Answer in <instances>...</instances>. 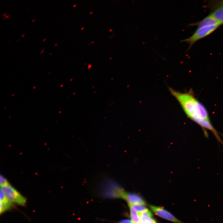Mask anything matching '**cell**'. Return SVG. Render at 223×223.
Here are the masks:
<instances>
[{
    "instance_id": "obj_1",
    "label": "cell",
    "mask_w": 223,
    "mask_h": 223,
    "mask_svg": "<svg viewBox=\"0 0 223 223\" xmlns=\"http://www.w3.org/2000/svg\"><path fill=\"white\" fill-rule=\"evenodd\" d=\"M169 90L189 118L203 129L211 131L218 138H219L217 132L211 122L207 110L196 98L191 90L182 92L169 88Z\"/></svg>"
},
{
    "instance_id": "obj_2",
    "label": "cell",
    "mask_w": 223,
    "mask_h": 223,
    "mask_svg": "<svg viewBox=\"0 0 223 223\" xmlns=\"http://www.w3.org/2000/svg\"><path fill=\"white\" fill-rule=\"evenodd\" d=\"M221 25L219 24L205 26L197 28L193 34L189 38L182 40L181 42H186L189 44L187 50H189L192 46L198 41L211 34Z\"/></svg>"
},
{
    "instance_id": "obj_3",
    "label": "cell",
    "mask_w": 223,
    "mask_h": 223,
    "mask_svg": "<svg viewBox=\"0 0 223 223\" xmlns=\"http://www.w3.org/2000/svg\"><path fill=\"white\" fill-rule=\"evenodd\" d=\"M5 195L11 203L21 206H24L26 203V199L9 183L1 187Z\"/></svg>"
},
{
    "instance_id": "obj_4",
    "label": "cell",
    "mask_w": 223,
    "mask_h": 223,
    "mask_svg": "<svg viewBox=\"0 0 223 223\" xmlns=\"http://www.w3.org/2000/svg\"><path fill=\"white\" fill-rule=\"evenodd\" d=\"M117 196L125 200L128 204L146 205L145 201L138 195L128 193L121 189L119 190Z\"/></svg>"
},
{
    "instance_id": "obj_5",
    "label": "cell",
    "mask_w": 223,
    "mask_h": 223,
    "mask_svg": "<svg viewBox=\"0 0 223 223\" xmlns=\"http://www.w3.org/2000/svg\"><path fill=\"white\" fill-rule=\"evenodd\" d=\"M210 13L221 25L223 24V1H210L208 5Z\"/></svg>"
},
{
    "instance_id": "obj_6",
    "label": "cell",
    "mask_w": 223,
    "mask_h": 223,
    "mask_svg": "<svg viewBox=\"0 0 223 223\" xmlns=\"http://www.w3.org/2000/svg\"><path fill=\"white\" fill-rule=\"evenodd\" d=\"M149 207L155 214L162 218L175 223H184L162 207L153 205H150Z\"/></svg>"
},
{
    "instance_id": "obj_7",
    "label": "cell",
    "mask_w": 223,
    "mask_h": 223,
    "mask_svg": "<svg viewBox=\"0 0 223 223\" xmlns=\"http://www.w3.org/2000/svg\"><path fill=\"white\" fill-rule=\"evenodd\" d=\"M217 24L221 25L211 14H210L200 21L196 23L191 24L189 25L196 26L197 28H199Z\"/></svg>"
},
{
    "instance_id": "obj_8",
    "label": "cell",
    "mask_w": 223,
    "mask_h": 223,
    "mask_svg": "<svg viewBox=\"0 0 223 223\" xmlns=\"http://www.w3.org/2000/svg\"><path fill=\"white\" fill-rule=\"evenodd\" d=\"M0 193V213L1 214L10 208L12 203L7 198L1 188Z\"/></svg>"
},
{
    "instance_id": "obj_9",
    "label": "cell",
    "mask_w": 223,
    "mask_h": 223,
    "mask_svg": "<svg viewBox=\"0 0 223 223\" xmlns=\"http://www.w3.org/2000/svg\"><path fill=\"white\" fill-rule=\"evenodd\" d=\"M130 212V216L131 220L133 223H140L139 213L137 212L132 206L128 204Z\"/></svg>"
},
{
    "instance_id": "obj_10",
    "label": "cell",
    "mask_w": 223,
    "mask_h": 223,
    "mask_svg": "<svg viewBox=\"0 0 223 223\" xmlns=\"http://www.w3.org/2000/svg\"><path fill=\"white\" fill-rule=\"evenodd\" d=\"M139 214L140 223H148L153 216L148 209L140 213Z\"/></svg>"
},
{
    "instance_id": "obj_11",
    "label": "cell",
    "mask_w": 223,
    "mask_h": 223,
    "mask_svg": "<svg viewBox=\"0 0 223 223\" xmlns=\"http://www.w3.org/2000/svg\"><path fill=\"white\" fill-rule=\"evenodd\" d=\"M135 210L139 213L148 209L144 205H132Z\"/></svg>"
},
{
    "instance_id": "obj_12",
    "label": "cell",
    "mask_w": 223,
    "mask_h": 223,
    "mask_svg": "<svg viewBox=\"0 0 223 223\" xmlns=\"http://www.w3.org/2000/svg\"><path fill=\"white\" fill-rule=\"evenodd\" d=\"M9 183L7 179L1 175L0 176V184L1 186H4Z\"/></svg>"
},
{
    "instance_id": "obj_13",
    "label": "cell",
    "mask_w": 223,
    "mask_h": 223,
    "mask_svg": "<svg viewBox=\"0 0 223 223\" xmlns=\"http://www.w3.org/2000/svg\"><path fill=\"white\" fill-rule=\"evenodd\" d=\"M119 223H133L131 220L129 219H124L119 221Z\"/></svg>"
},
{
    "instance_id": "obj_14",
    "label": "cell",
    "mask_w": 223,
    "mask_h": 223,
    "mask_svg": "<svg viewBox=\"0 0 223 223\" xmlns=\"http://www.w3.org/2000/svg\"><path fill=\"white\" fill-rule=\"evenodd\" d=\"M148 223H157L156 221L153 218H151Z\"/></svg>"
},
{
    "instance_id": "obj_15",
    "label": "cell",
    "mask_w": 223,
    "mask_h": 223,
    "mask_svg": "<svg viewBox=\"0 0 223 223\" xmlns=\"http://www.w3.org/2000/svg\"><path fill=\"white\" fill-rule=\"evenodd\" d=\"M44 49H45V47L43 48L42 51H41V52H40V53H39L40 55L42 53H43L44 52V50H45Z\"/></svg>"
},
{
    "instance_id": "obj_16",
    "label": "cell",
    "mask_w": 223,
    "mask_h": 223,
    "mask_svg": "<svg viewBox=\"0 0 223 223\" xmlns=\"http://www.w3.org/2000/svg\"><path fill=\"white\" fill-rule=\"evenodd\" d=\"M7 12H6L3 14L2 16H3V17H5L7 15Z\"/></svg>"
},
{
    "instance_id": "obj_17",
    "label": "cell",
    "mask_w": 223,
    "mask_h": 223,
    "mask_svg": "<svg viewBox=\"0 0 223 223\" xmlns=\"http://www.w3.org/2000/svg\"><path fill=\"white\" fill-rule=\"evenodd\" d=\"M10 15H7L5 17V18H8L9 17V16H10Z\"/></svg>"
},
{
    "instance_id": "obj_18",
    "label": "cell",
    "mask_w": 223,
    "mask_h": 223,
    "mask_svg": "<svg viewBox=\"0 0 223 223\" xmlns=\"http://www.w3.org/2000/svg\"><path fill=\"white\" fill-rule=\"evenodd\" d=\"M25 34H23L21 35V37H23L24 36Z\"/></svg>"
},
{
    "instance_id": "obj_19",
    "label": "cell",
    "mask_w": 223,
    "mask_h": 223,
    "mask_svg": "<svg viewBox=\"0 0 223 223\" xmlns=\"http://www.w3.org/2000/svg\"><path fill=\"white\" fill-rule=\"evenodd\" d=\"M35 19H33L32 20V22H34L35 21Z\"/></svg>"
},
{
    "instance_id": "obj_20",
    "label": "cell",
    "mask_w": 223,
    "mask_h": 223,
    "mask_svg": "<svg viewBox=\"0 0 223 223\" xmlns=\"http://www.w3.org/2000/svg\"><path fill=\"white\" fill-rule=\"evenodd\" d=\"M20 40V38H19V39H17V40L16 42H18Z\"/></svg>"
},
{
    "instance_id": "obj_21",
    "label": "cell",
    "mask_w": 223,
    "mask_h": 223,
    "mask_svg": "<svg viewBox=\"0 0 223 223\" xmlns=\"http://www.w3.org/2000/svg\"><path fill=\"white\" fill-rule=\"evenodd\" d=\"M46 38H44V39H43V41H45V40H46Z\"/></svg>"
},
{
    "instance_id": "obj_22",
    "label": "cell",
    "mask_w": 223,
    "mask_h": 223,
    "mask_svg": "<svg viewBox=\"0 0 223 223\" xmlns=\"http://www.w3.org/2000/svg\"><path fill=\"white\" fill-rule=\"evenodd\" d=\"M57 44H58V43H55V46H57Z\"/></svg>"
},
{
    "instance_id": "obj_23",
    "label": "cell",
    "mask_w": 223,
    "mask_h": 223,
    "mask_svg": "<svg viewBox=\"0 0 223 223\" xmlns=\"http://www.w3.org/2000/svg\"><path fill=\"white\" fill-rule=\"evenodd\" d=\"M5 18V17H3L2 19V20H4Z\"/></svg>"
},
{
    "instance_id": "obj_24",
    "label": "cell",
    "mask_w": 223,
    "mask_h": 223,
    "mask_svg": "<svg viewBox=\"0 0 223 223\" xmlns=\"http://www.w3.org/2000/svg\"><path fill=\"white\" fill-rule=\"evenodd\" d=\"M52 53V52H50V53L49 54V55H51Z\"/></svg>"
}]
</instances>
